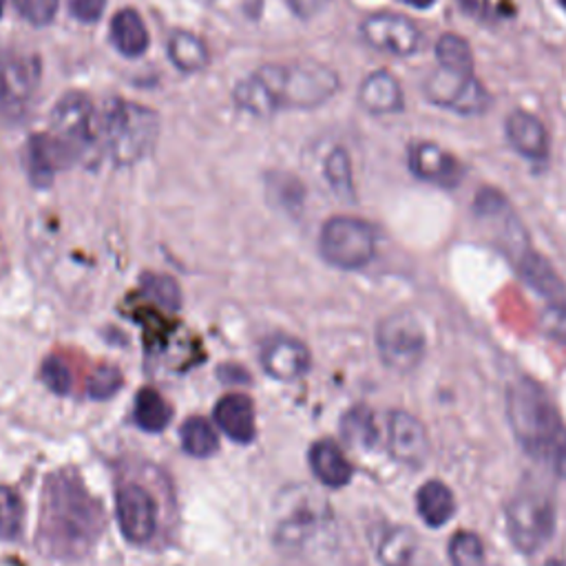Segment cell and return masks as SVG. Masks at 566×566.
<instances>
[{"label":"cell","instance_id":"1","mask_svg":"<svg viewBox=\"0 0 566 566\" xmlns=\"http://www.w3.org/2000/svg\"><path fill=\"white\" fill-rule=\"evenodd\" d=\"M104 527L100 502L69 472L49 478L42 496L40 544L59 557L87 553Z\"/></svg>","mask_w":566,"mask_h":566},{"label":"cell","instance_id":"2","mask_svg":"<svg viewBox=\"0 0 566 566\" xmlns=\"http://www.w3.org/2000/svg\"><path fill=\"white\" fill-rule=\"evenodd\" d=\"M506 414L527 454L566 478V425L544 387L531 378L514 381L506 389Z\"/></svg>","mask_w":566,"mask_h":566},{"label":"cell","instance_id":"3","mask_svg":"<svg viewBox=\"0 0 566 566\" xmlns=\"http://www.w3.org/2000/svg\"><path fill=\"white\" fill-rule=\"evenodd\" d=\"M157 136L159 118L149 106L116 98L100 108V142L120 166L144 159L153 151Z\"/></svg>","mask_w":566,"mask_h":566},{"label":"cell","instance_id":"4","mask_svg":"<svg viewBox=\"0 0 566 566\" xmlns=\"http://www.w3.org/2000/svg\"><path fill=\"white\" fill-rule=\"evenodd\" d=\"M279 108H314L338 91V76L317 61H295L286 65H266L253 74Z\"/></svg>","mask_w":566,"mask_h":566},{"label":"cell","instance_id":"5","mask_svg":"<svg viewBox=\"0 0 566 566\" xmlns=\"http://www.w3.org/2000/svg\"><path fill=\"white\" fill-rule=\"evenodd\" d=\"M49 133L80 162L100 142V111L87 93L72 91L53 106Z\"/></svg>","mask_w":566,"mask_h":566},{"label":"cell","instance_id":"6","mask_svg":"<svg viewBox=\"0 0 566 566\" xmlns=\"http://www.w3.org/2000/svg\"><path fill=\"white\" fill-rule=\"evenodd\" d=\"M376 348L381 361L389 370L408 374L423 363L427 336L421 321L412 312H394L376 327Z\"/></svg>","mask_w":566,"mask_h":566},{"label":"cell","instance_id":"7","mask_svg":"<svg viewBox=\"0 0 566 566\" xmlns=\"http://www.w3.org/2000/svg\"><path fill=\"white\" fill-rule=\"evenodd\" d=\"M319 248L327 263L342 270H359L372 261L376 237L363 219L332 217L323 226Z\"/></svg>","mask_w":566,"mask_h":566},{"label":"cell","instance_id":"8","mask_svg":"<svg viewBox=\"0 0 566 566\" xmlns=\"http://www.w3.org/2000/svg\"><path fill=\"white\" fill-rule=\"evenodd\" d=\"M506 531L518 551H540L555 531L553 500L538 491H520L506 506Z\"/></svg>","mask_w":566,"mask_h":566},{"label":"cell","instance_id":"9","mask_svg":"<svg viewBox=\"0 0 566 566\" xmlns=\"http://www.w3.org/2000/svg\"><path fill=\"white\" fill-rule=\"evenodd\" d=\"M42 80L36 53L0 49V120H16L27 111Z\"/></svg>","mask_w":566,"mask_h":566},{"label":"cell","instance_id":"10","mask_svg":"<svg viewBox=\"0 0 566 566\" xmlns=\"http://www.w3.org/2000/svg\"><path fill=\"white\" fill-rule=\"evenodd\" d=\"M425 95L463 116H478L489 106V93L474 74H459L438 67L425 82Z\"/></svg>","mask_w":566,"mask_h":566},{"label":"cell","instance_id":"11","mask_svg":"<svg viewBox=\"0 0 566 566\" xmlns=\"http://www.w3.org/2000/svg\"><path fill=\"white\" fill-rule=\"evenodd\" d=\"M361 34L370 47L399 59H408L421 47L419 27L410 18L389 12L368 16L361 25Z\"/></svg>","mask_w":566,"mask_h":566},{"label":"cell","instance_id":"12","mask_svg":"<svg viewBox=\"0 0 566 566\" xmlns=\"http://www.w3.org/2000/svg\"><path fill=\"white\" fill-rule=\"evenodd\" d=\"M120 531L131 544H149L157 531V504L140 485H125L116 496Z\"/></svg>","mask_w":566,"mask_h":566},{"label":"cell","instance_id":"13","mask_svg":"<svg viewBox=\"0 0 566 566\" xmlns=\"http://www.w3.org/2000/svg\"><path fill=\"white\" fill-rule=\"evenodd\" d=\"M387 447L396 463L419 469L429 459V438L423 423L410 412H391L387 421Z\"/></svg>","mask_w":566,"mask_h":566},{"label":"cell","instance_id":"14","mask_svg":"<svg viewBox=\"0 0 566 566\" xmlns=\"http://www.w3.org/2000/svg\"><path fill=\"white\" fill-rule=\"evenodd\" d=\"M261 365L276 381H297L310 370V352L295 336L274 334L261 346Z\"/></svg>","mask_w":566,"mask_h":566},{"label":"cell","instance_id":"15","mask_svg":"<svg viewBox=\"0 0 566 566\" xmlns=\"http://www.w3.org/2000/svg\"><path fill=\"white\" fill-rule=\"evenodd\" d=\"M410 168L419 180L445 189L456 186L463 180L461 162L432 142H419L410 149Z\"/></svg>","mask_w":566,"mask_h":566},{"label":"cell","instance_id":"16","mask_svg":"<svg viewBox=\"0 0 566 566\" xmlns=\"http://www.w3.org/2000/svg\"><path fill=\"white\" fill-rule=\"evenodd\" d=\"M29 176L38 186H47L53 176L76 164L74 155L51 133L34 136L29 142Z\"/></svg>","mask_w":566,"mask_h":566},{"label":"cell","instance_id":"17","mask_svg":"<svg viewBox=\"0 0 566 566\" xmlns=\"http://www.w3.org/2000/svg\"><path fill=\"white\" fill-rule=\"evenodd\" d=\"M215 423L235 442L255 440V406L246 394H229L215 406Z\"/></svg>","mask_w":566,"mask_h":566},{"label":"cell","instance_id":"18","mask_svg":"<svg viewBox=\"0 0 566 566\" xmlns=\"http://www.w3.org/2000/svg\"><path fill=\"white\" fill-rule=\"evenodd\" d=\"M506 138L512 146L527 159H546L549 155V136L544 125L527 111H514L506 118Z\"/></svg>","mask_w":566,"mask_h":566},{"label":"cell","instance_id":"19","mask_svg":"<svg viewBox=\"0 0 566 566\" xmlns=\"http://www.w3.org/2000/svg\"><path fill=\"white\" fill-rule=\"evenodd\" d=\"M359 102L365 111L374 113V116H387V113L403 111V89L389 72L381 69L370 74L361 89H359Z\"/></svg>","mask_w":566,"mask_h":566},{"label":"cell","instance_id":"20","mask_svg":"<svg viewBox=\"0 0 566 566\" xmlns=\"http://www.w3.org/2000/svg\"><path fill=\"white\" fill-rule=\"evenodd\" d=\"M310 467L314 472V476L332 489L346 487L352 480V465L346 459V454L342 451L334 440L323 438L319 442L312 445L310 449Z\"/></svg>","mask_w":566,"mask_h":566},{"label":"cell","instance_id":"21","mask_svg":"<svg viewBox=\"0 0 566 566\" xmlns=\"http://www.w3.org/2000/svg\"><path fill=\"white\" fill-rule=\"evenodd\" d=\"M421 551L419 536L408 527L387 529L376 544V555L383 566H419Z\"/></svg>","mask_w":566,"mask_h":566},{"label":"cell","instance_id":"22","mask_svg":"<svg viewBox=\"0 0 566 566\" xmlns=\"http://www.w3.org/2000/svg\"><path fill=\"white\" fill-rule=\"evenodd\" d=\"M518 270H520V276L538 295L549 299V304H564L566 288H564L562 279L553 270V266L546 259H542L538 253L525 250L518 257Z\"/></svg>","mask_w":566,"mask_h":566},{"label":"cell","instance_id":"23","mask_svg":"<svg viewBox=\"0 0 566 566\" xmlns=\"http://www.w3.org/2000/svg\"><path fill=\"white\" fill-rule=\"evenodd\" d=\"M419 516L427 527L440 529L456 514V498L451 489L440 480H427L416 496Z\"/></svg>","mask_w":566,"mask_h":566},{"label":"cell","instance_id":"24","mask_svg":"<svg viewBox=\"0 0 566 566\" xmlns=\"http://www.w3.org/2000/svg\"><path fill=\"white\" fill-rule=\"evenodd\" d=\"M111 40L127 59H138L149 49V31L133 10H123L111 21Z\"/></svg>","mask_w":566,"mask_h":566},{"label":"cell","instance_id":"25","mask_svg":"<svg viewBox=\"0 0 566 566\" xmlns=\"http://www.w3.org/2000/svg\"><path fill=\"white\" fill-rule=\"evenodd\" d=\"M168 59L171 63L184 72V74H197L208 67L210 53L202 38H197L191 31H176L168 38Z\"/></svg>","mask_w":566,"mask_h":566},{"label":"cell","instance_id":"26","mask_svg":"<svg viewBox=\"0 0 566 566\" xmlns=\"http://www.w3.org/2000/svg\"><path fill=\"white\" fill-rule=\"evenodd\" d=\"M323 518H325V506L321 502L319 504L301 502V506H297L295 512H291V516L283 520L279 529V540L286 544L304 542L323 525Z\"/></svg>","mask_w":566,"mask_h":566},{"label":"cell","instance_id":"27","mask_svg":"<svg viewBox=\"0 0 566 566\" xmlns=\"http://www.w3.org/2000/svg\"><path fill=\"white\" fill-rule=\"evenodd\" d=\"M133 419L144 432H162L171 421V408L166 406L157 389L144 387L138 391Z\"/></svg>","mask_w":566,"mask_h":566},{"label":"cell","instance_id":"28","mask_svg":"<svg viewBox=\"0 0 566 566\" xmlns=\"http://www.w3.org/2000/svg\"><path fill=\"white\" fill-rule=\"evenodd\" d=\"M436 59L438 67L459 72V74H474V53L465 38L456 34H442L436 42Z\"/></svg>","mask_w":566,"mask_h":566},{"label":"cell","instance_id":"29","mask_svg":"<svg viewBox=\"0 0 566 566\" xmlns=\"http://www.w3.org/2000/svg\"><path fill=\"white\" fill-rule=\"evenodd\" d=\"M342 432L346 436V440L355 447H376L378 445V425H376V416L370 408L359 406L352 408L342 423Z\"/></svg>","mask_w":566,"mask_h":566},{"label":"cell","instance_id":"30","mask_svg":"<svg viewBox=\"0 0 566 566\" xmlns=\"http://www.w3.org/2000/svg\"><path fill=\"white\" fill-rule=\"evenodd\" d=\"M180 436H182L184 451L189 456H195V459H210L219 447L215 429L204 419H197V416L189 419L182 425Z\"/></svg>","mask_w":566,"mask_h":566},{"label":"cell","instance_id":"31","mask_svg":"<svg viewBox=\"0 0 566 566\" xmlns=\"http://www.w3.org/2000/svg\"><path fill=\"white\" fill-rule=\"evenodd\" d=\"M325 178L338 197L352 200L355 182H352V162L344 149H334L325 159Z\"/></svg>","mask_w":566,"mask_h":566},{"label":"cell","instance_id":"32","mask_svg":"<svg viewBox=\"0 0 566 566\" xmlns=\"http://www.w3.org/2000/svg\"><path fill=\"white\" fill-rule=\"evenodd\" d=\"M144 293L164 310H180L182 306V293L178 281L166 274H144L142 276Z\"/></svg>","mask_w":566,"mask_h":566},{"label":"cell","instance_id":"33","mask_svg":"<svg viewBox=\"0 0 566 566\" xmlns=\"http://www.w3.org/2000/svg\"><path fill=\"white\" fill-rule=\"evenodd\" d=\"M451 566H485L483 540L472 531H461L449 542Z\"/></svg>","mask_w":566,"mask_h":566},{"label":"cell","instance_id":"34","mask_svg":"<svg viewBox=\"0 0 566 566\" xmlns=\"http://www.w3.org/2000/svg\"><path fill=\"white\" fill-rule=\"evenodd\" d=\"M23 525V500L10 489L0 487V540H10L18 536Z\"/></svg>","mask_w":566,"mask_h":566},{"label":"cell","instance_id":"35","mask_svg":"<svg viewBox=\"0 0 566 566\" xmlns=\"http://www.w3.org/2000/svg\"><path fill=\"white\" fill-rule=\"evenodd\" d=\"M16 12L31 25L44 27L59 14V0H12Z\"/></svg>","mask_w":566,"mask_h":566},{"label":"cell","instance_id":"36","mask_svg":"<svg viewBox=\"0 0 566 566\" xmlns=\"http://www.w3.org/2000/svg\"><path fill=\"white\" fill-rule=\"evenodd\" d=\"M123 387V374L113 365H100L89 381V396L95 401H106L108 396Z\"/></svg>","mask_w":566,"mask_h":566},{"label":"cell","instance_id":"37","mask_svg":"<svg viewBox=\"0 0 566 566\" xmlns=\"http://www.w3.org/2000/svg\"><path fill=\"white\" fill-rule=\"evenodd\" d=\"M42 381L55 394H69L74 376L69 365L61 357H49L42 363Z\"/></svg>","mask_w":566,"mask_h":566},{"label":"cell","instance_id":"38","mask_svg":"<svg viewBox=\"0 0 566 566\" xmlns=\"http://www.w3.org/2000/svg\"><path fill=\"white\" fill-rule=\"evenodd\" d=\"M542 327L555 342L566 346V306L564 304H549L542 312Z\"/></svg>","mask_w":566,"mask_h":566},{"label":"cell","instance_id":"39","mask_svg":"<svg viewBox=\"0 0 566 566\" xmlns=\"http://www.w3.org/2000/svg\"><path fill=\"white\" fill-rule=\"evenodd\" d=\"M106 8V0H69V10L80 23H95Z\"/></svg>","mask_w":566,"mask_h":566},{"label":"cell","instance_id":"40","mask_svg":"<svg viewBox=\"0 0 566 566\" xmlns=\"http://www.w3.org/2000/svg\"><path fill=\"white\" fill-rule=\"evenodd\" d=\"M330 3L332 0H291V8L299 18L308 21V18H314L317 14H321Z\"/></svg>","mask_w":566,"mask_h":566},{"label":"cell","instance_id":"41","mask_svg":"<svg viewBox=\"0 0 566 566\" xmlns=\"http://www.w3.org/2000/svg\"><path fill=\"white\" fill-rule=\"evenodd\" d=\"M219 378L226 383H248V374L237 365H226L219 370Z\"/></svg>","mask_w":566,"mask_h":566},{"label":"cell","instance_id":"42","mask_svg":"<svg viewBox=\"0 0 566 566\" xmlns=\"http://www.w3.org/2000/svg\"><path fill=\"white\" fill-rule=\"evenodd\" d=\"M459 3H461V8H463L467 14L476 16V18L485 16L487 10H489V0H459Z\"/></svg>","mask_w":566,"mask_h":566},{"label":"cell","instance_id":"43","mask_svg":"<svg viewBox=\"0 0 566 566\" xmlns=\"http://www.w3.org/2000/svg\"><path fill=\"white\" fill-rule=\"evenodd\" d=\"M401 3H406L410 8H416V10H427V8H432L436 3V0H401Z\"/></svg>","mask_w":566,"mask_h":566},{"label":"cell","instance_id":"44","mask_svg":"<svg viewBox=\"0 0 566 566\" xmlns=\"http://www.w3.org/2000/svg\"><path fill=\"white\" fill-rule=\"evenodd\" d=\"M3 12H5V0H0V16H3Z\"/></svg>","mask_w":566,"mask_h":566},{"label":"cell","instance_id":"45","mask_svg":"<svg viewBox=\"0 0 566 566\" xmlns=\"http://www.w3.org/2000/svg\"><path fill=\"white\" fill-rule=\"evenodd\" d=\"M562 5H564V10H566V0H562Z\"/></svg>","mask_w":566,"mask_h":566}]
</instances>
